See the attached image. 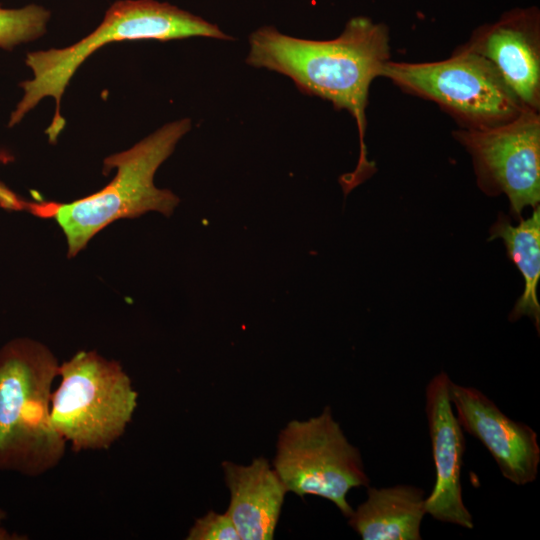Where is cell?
<instances>
[{"label":"cell","instance_id":"17","mask_svg":"<svg viewBox=\"0 0 540 540\" xmlns=\"http://www.w3.org/2000/svg\"><path fill=\"white\" fill-rule=\"evenodd\" d=\"M0 208L10 211H28L41 217L42 202H28L0 181Z\"/></svg>","mask_w":540,"mask_h":540},{"label":"cell","instance_id":"12","mask_svg":"<svg viewBox=\"0 0 540 540\" xmlns=\"http://www.w3.org/2000/svg\"><path fill=\"white\" fill-rule=\"evenodd\" d=\"M230 491L226 513L242 540H271L279 520L286 487L268 461L253 459L249 465L222 463Z\"/></svg>","mask_w":540,"mask_h":540},{"label":"cell","instance_id":"14","mask_svg":"<svg viewBox=\"0 0 540 540\" xmlns=\"http://www.w3.org/2000/svg\"><path fill=\"white\" fill-rule=\"evenodd\" d=\"M489 240L502 239L507 255L516 264L524 278V291L515 303L509 319L522 316L533 319L537 330L540 323V306L537 286L540 278V207L536 206L531 217L521 220L517 226L499 214L489 230Z\"/></svg>","mask_w":540,"mask_h":540},{"label":"cell","instance_id":"4","mask_svg":"<svg viewBox=\"0 0 540 540\" xmlns=\"http://www.w3.org/2000/svg\"><path fill=\"white\" fill-rule=\"evenodd\" d=\"M190 129L188 118L163 125L133 147L105 158L104 172L113 168L117 172L104 188L69 203L52 202L51 218L66 237L69 257L116 220L150 211L166 216L173 213L179 198L168 189L157 188L154 175Z\"/></svg>","mask_w":540,"mask_h":540},{"label":"cell","instance_id":"16","mask_svg":"<svg viewBox=\"0 0 540 540\" xmlns=\"http://www.w3.org/2000/svg\"><path fill=\"white\" fill-rule=\"evenodd\" d=\"M186 539L241 540L230 516L226 512L219 514L214 511H209L203 517L196 519Z\"/></svg>","mask_w":540,"mask_h":540},{"label":"cell","instance_id":"9","mask_svg":"<svg viewBox=\"0 0 540 540\" xmlns=\"http://www.w3.org/2000/svg\"><path fill=\"white\" fill-rule=\"evenodd\" d=\"M449 395L461 428L486 447L503 477L520 486L536 480L540 447L530 426L510 419L474 387L450 381Z\"/></svg>","mask_w":540,"mask_h":540},{"label":"cell","instance_id":"11","mask_svg":"<svg viewBox=\"0 0 540 540\" xmlns=\"http://www.w3.org/2000/svg\"><path fill=\"white\" fill-rule=\"evenodd\" d=\"M450 381L445 372H440L426 387L425 412L436 472L434 488L425 501L426 514L441 522L472 529L473 518L462 498L465 439L450 400Z\"/></svg>","mask_w":540,"mask_h":540},{"label":"cell","instance_id":"10","mask_svg":"<svg viewBox=\"0 0 540 540\" xmlns=\"http://www.w3.org/2000/svg\"><path fill=\"white\" fill-rule=\"evenodd\" d=\"M464 48L487 59L529 110H540V15L535 7L506 12L477 28Z\"/></svg>","mask_w":540,"mask_h":540},{"label":"cell","instance_id":"2","mask_svg":"<svg viewBox=\"0 0 540 540\" xmlns=\"http://www.w3.org/2000/svg\"><path fill=\"white\" fill-rule=\"evenodd\" d=\"M190 37L232 40L215 24L166 2L119 0L113 3L89 35L65 47L29 52L26 65L33 78L20 83L24 94L8 123H19L43 98L55 100L52 121L45 133L55 143L65 126L60 106L62 95L80 65L103 46L126 40L168 41Z\"/></svg>","mask_w":540,"mask_h":540},{"label":"cell","instance_id":"8","mask_svg":"<svg viewBox=\"0 0 540 540\" xmlns=\"http://www.w3.org/2000/svg\"><path fill=\"white\" fill-rule=\"evenodd\" d=\"M453 135L472 157L478 186L491 196L504 193L515 218L526 206L539 205V112L526 109L505 124L460 128Z\"/></svg>","mask_w":540,"mask_h":540},{"label":"cell","instance_id":"7","mask_svg":"<svg viewBox=\"0 0 540 540\" xmlns=\"http://www.w3.org/2000/svg\"><path fill=\"white\" fill-rule=\"evenodd\" d=\"M273 467L287 491L325 498L347 518L353 512L347 493L370 482L360 451L348 441L329 407L281 430Z\"/></svg>","mask_w":540,"mask_h":540},{"label":"cell","instance_id":"5","mask_svg":"<svg viewBox=\"0 0 540 540\" xmlns=\"http://www.w3.org/2000/svg\"><path fill=\"white\" fill-rule=\"evenodd\" d=\"M51 395V420L75 452L109 449L125 433L138 392L122 365L95 350H81L59 364Z\"/></svg>","mask_w":540,"mask_h":540},{"label":"cell","instance_id":"15","mask_svg":"<svg viewBox=\"0 0 540 540\" xmlns=\"http://www.w3.org/2000/svg\"><path fill=\"white\" fill-rule=\"evenodd\" d=\"M50 17L49 10L36 4L17 9L0 5V48L11 51L19 44L41 37Z\"/></svg>","mask_w":540,"mask_h":540},{"label":"cell","instance_id":"13","mask_svg":"<svg viewBox=\"0 0 540 540\" xmlns=\"http://www.w3.org/2000/svg\"><path fill=\"white\" fill-rule=\"evenodd\" d=\"M424 491L412 485L367 488V499L348 517L363 540H420Z\"/></svg>","mask_w":540,"mask_h":540},{"label":"cell","instance_id":"6","mask_svg":"<svg viewBox=\"0 0 540 540\" xmlns=\"http://www.w3.org/2000/svg\"><path fill=\"white\" fill-rule=\"evenodd\" d=\"M381 77L408 94L433 101L461 128L502 125L526 110L495 67L463 46L440 61L390 60Z\"/></svg>","mask_w":540,"mask_h":540},{"label":"cell","instance_id":"1","mask_svg":"<svg viewBox=\"0 0 540 540\" xmlns=\"http://www.w3.org/2000/svg\"><path fill=\"white\" fill-rule=\"evenodd\" d=\"M246 63L289 77L304 94L332 103L355 119L360 156L355 170L340 177L347 195L375 172L366 157L364 134L369 89L390 61L388 29L366 17L350 19L343 32L332 40H308L264 26L249 37Z\"/></svg>","mask_w":540,"mask_h":540},{"label":"cell","instance_id":"3","mask_svg":"<svg viewBox=\"0 0 540 540\" xmlns=\"http://www.w3.org/2000/svg\"><path fill=\"white\" fill-rule=\"evenodd\" d=\"M59 364L32 338L17 337L0 348V471L38 477L62 461L67 444L51 420Z\"/></svg>","mask_w":540,"mask_h":540},{"label":"cell","instance_id":"19","mask_svg":"<svg viewBox=\"0 0 540 540\" xmlns=\"http://www.w3.org/2000/svg\"><path fill=\"white\" fill-rule=\"evenodd\" d=\"M7 518V512L0 507V524Z\"/></svg>","mask_w":540,"mask_h":540},{"label":"cell","instance_id":"18","mask_svg":"<svg viewBox=\"0 0 540 540\" xmlns=\"http://www.w3.org/2000/svg\"><path fill=\"white\" fill-rule=\"evenodd\" d=\"M27 537H21V535L9 532L6 528L2 527L0 524V540H20L26 539Z\"/></svg>","mask_w":540,"mask_h":540}]
</instances>
